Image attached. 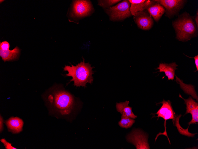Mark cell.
Wrapping results in <instances>:
<instances>
[{
	"mask_svg": "<svg viewBox=\"0 0 198 149\" xmlns=\"http://www.w3.org/2000/svg\"><path fill=\"white\" fill-rule=\"evenodd\" d=\"M47 101L52 110L63 116H70L75 113L79 104L77 99L69 92L58 87L51 89Z\"/></svg>",
	"mask_w": 198,
	"mask_h": 149,
	"instance_id": "6da1fadb",
	"label": "cell"
},
{
	"mask_svg": "<svg viewBox=\"0 0 198 149\" xmlns=\"http://www.w3.org/2000/svg\"><path fill=\"white\" fill-rule=\"evenodd\" d=\"M92 68L89 63L85 62L83 58V61L76 65H65L63 69L68 72L66 74V76L72 77L70 81L74 82V86L85 87L87 83L91 84L93 81L92 75L94 72Z\"/></svg>",
	"mask_w": 198,
	"mask_h": 149,
	"instance_id": "7a4b0ae2",
	"label": "cell"
},
{
	"mask_svg": "<svg viewBox=\"0 0 198 149\" xmlns=\"http://www.w3.org/2000/svg\"><path fill=\"white\" fill-rule=\"evenodd\" d=\"M176 34V38L184 41L197 36V27L193 18L187 12H184L173 23Z\"/></svg>",
	"mask_w": 198,
	"mask_h": 149,
	"instance_id": "3957f363",
	"label": "cell"
},
{
	"mask_svg": "<svg viewBox=\"0 0 198 149\" xmlns=\"http://www.w3.org/2000/svg\"><path fill=\"white\" fill-rule=\"evenodd\" d=\"M130 3L127 0H124L115 6L106 10V13L112 21L122 20L131 16Z\"/></svg>",
	"mask_w": 198,
	"mask_h": 149,
	"instance_id": "277c9868",
	"label": "cell"
},
{
	"mask_svg": "<svg viewBox=\"0 0 198 149\" xmlns=\"http://www.w3.org/2000/svg\"><path fill=\"white\" fill-rule=\"evenodd\" d=\"M162 104V106L157 112L155 113L157 115L156 117H158L157 120L159 117H161L165 120L164 126L165 131L163 133L159 132L158 134L155 138V141L159 135H163L166 136L168 138L169 142L170 144V142L168 137L166 131V121L168 119L173 120V123L175 121L176 115L174 112L170 101H165L164 99L162 102H160Z\"/></svg>",
	"mask_w": 198,
	"mask_h": 149,
	"instance_id": "5b68a950",
	"label": "cell"
},
{
	"mask_svg": "<svg viewBox=\"0 0 198 149\" xmlns=\"http://www.w3.org/2000/svg\"><path fill=\"white\" fill-rule=\"evenodd\" d=\"M93 10L92 5L88 0L74 1L71 16L73 18H81L90 14Z\"/></svg>",
	"mask_w": 198,
	"mask_h": 149,
	"instance_id": "8992f818",
	"label": "cell"
},
{
	"mask_svg": "<svg viewBox=\"0 0 198 149\" xmlns=\"http://www.w3.org/2000/svg\"><path fill=\"white\" fill-rule=\"evenodd\" d=\"M165 9V15L170 18L177 15L183 8L186 1L182 0H154Z\"/></svg>",
	"mask_w": 198,
	"mask_h": 149,
	"instance_id": "52a82bcc",
	"label": "cell"
},
{
	"mask_svg": "<svg viewBox=\"0 0 198 149\" xmlns=\"http://www.w3.org/2000/svg\"><path fill=\"white\" fill-rule=\"evenodd\" d=\"M127 141L133 144L137 149H149L147 136L139 130L132 131L127 137Z\"/></svg>",
	"mask_w": 198,
	"mask_h": 149,
	"instance_id": "ba28073f",
	"label": "cell"
},
{
	"mask_svg": "<svg viewBox=\"0 0 198 149\" xmlns=\"http://www.w3.org/2000/svg\"><path fill=\"white\" fill-rule=\"evenodd\" d=\"M134 19L138 27L144 30L149 29L154 23L151 15L146 10L138 12L134 16Z\"/></svg>",
	"mask_w": 198,
	"mask_h": 149,
	"instance_id": "9c48e42d",
	"label": "cell"
},
{
	"mask_svg": "<svg viewBox=\"0 0 198 149\" xmlns=\"http://www.w3.org/2000/svg\"><path fill=\"white\" fill-rule=\"evenodd\" d=\"M179 97L182 98L184 101V103L186 105V111L185 115L190 113L192 115L191 120L188 123L189 127L191 124H194L198 122V104L191 97L187 99L183 98L179 94Z\"/></svg>",
	"mask_w": 198,
	"mask_h": 149,
	"instance_id": "30bf717a",
	"label": "cell"
},
{
	"mask_svg": "<svg viewBox=\"0 0 198 149\" xmlns=\"http://www.w3.org/2000/svg\"><path fill=\"white\" fill-rule=\"evenodd\" d=\"M129 1L131 4L130 12L134 16L138 12L146 10L152 2V1L145 0H130Z\"/></svg>",
	"mask_w": 198,
	"mask_h": 149,
	"instance_id": "8fae6325",
	"label": "cell"
},
{
	"mask_svg": "<svg viewBox=\"0 0 198 149\" xmlns=\"http://www.w3.org/2000/svg\"><path fill=\"white\" fill-rule=\"evenodd\" d=\"M5 123L9 131L13 133H19L23 129V121L18 117H11Z\"/></svg>",
	"mask_w": 198,
	"mask_h": 149,
	"instance_id": "7c38bea8",
	"label": "cell"
},
{
	"mask_svg": "<svg viewBox=\"0 0 198 149\" xmlns=\"http://www.w3.org/2000/svg\"><path fill=\"white\" fill-rule=\"evenodd\" d=\"M146 10L156 21H159L165 11L163 6L154 0Z\"/></svg>",
	"mask_w": 198,
	"mask_h": 149,
	"instance_id": "4fadbf2b",
	"label": "cell"
},
{
	"mask_svg": "<svg viewBox=\"0 0 198 149\" xmlns=\"http://www.w3.org/2000/svg\"><path fill=\"white\" fill-rule=\"evenodd\" d=\"M178 65L175 62L170 64L160 63L157 69L160 72H164L168 77V80H173L175 75V71Z\"/></svg>",
	"mask_w": 198,
	"mask_h": 149,
	"instance_id": "5bb4252c",
	"label": "cell"
},
{
	"mask_svg": "<svg viewBox=\"0 0 198 149\" xmlns=\"http://www.w3.org/2000/svg\"><path fill=\"white\" fill-rule=\"evenodd\" d=\"M129 102L126 101L124 102L116 103V108L117 111L122 115L132 119L136 118L137 116L135 115L132 110V107L129 106Z\"/></svg>",
	"mask_w": 198,
	"mask_h": 149,
	"instance_id": "9a60e30c",
	"label": "cell"
},
{
	"mask_svg": "<svg viewBox=\"0 0 198 149\" xmlns=\"http://www.w3.org/2000/svg\"><path fill=\"white\" fill-rule=\"evenodd\" d=\"M20 51L17 46L12 50H10L9 49L6 50L0 49V56L4 62L12 61L18 58Z\"/></svg>",
	"mask_w": 198,
	"mask_h": 149,
	"instance_id": "2e32d148",
	"label": "cell"
},
{
	"mask_svg": "<svg viewBox=\"0 0 198 149\" xmlns=\"http://www.w3.org/2000/svg\"><path fill=\"white\" fill-rule=\"evenodd\" d=\"M181 116V115L178 116H176L175 121L173 123V124L177 127L180 134L188 137H194L195 135L196 134H192L189 132L188 129L189 127H188L186 129H184L180 125L179 120Z\"/></svg>",
	"mask_w": 198,
	"mask_h": 149,
	"instance_id": "e0dca14e",
	"label": "cell"
},
{
	"mask_svg": "<svg viewBox=\"0 0 198 149\" xmlns=\"http://www.w3.org/2000/svg\"><path fill=\"white\" fill-rule=\"evenodd\" d=\"M135 122V120L132 118L122 115L121 119L118 124L121 127L127 128L131 127Z\"/></svg>",
	"mask_w": 198,
	"mask_h": 149,
	"instance_id": "ac0fdd59",
	"label": "cell"
},
{
	"mask_svg": "<svg viewBox=\"0 0 198 149\" xmlns=\"http://www.w3.org/2000/svg\"><path fill=\"white\" fill-rule=\"evenodd\" d=\"M120 1L118 0H99L98 1V5L104 8H109Z\"/></svg>",
	"mask_w": 198,
	"mask_h": 149,
	"instance_id": "d6986e66",
	"label": "cell"
},
{
	"mask_svg": "<svg viewBox=\"0 0 198 149\" xmlns=\"http://www.w3.org/2000/svg\"><path fill=\"white\" fill-rule=\"evenodd\" d=\"M10 45L7 41H4L0 43V49L3 50H6L9 49Z\"/></svg>",
	"mask_w": 198,
	"mask_h": 149,
	"instance_id": "ffe728a7",
	"label": "cell"
},
{
	"mask_svg": "<svg viewBox=\"0 0 198 149\" xmlns=\"http://www.w3.org/2000/svg\"><path fill=\"white\" fill-rule=\"evenodd\" d=\"M1 142H3L4 145L5 146L6 149H15V148L12 147L11 145V144L8 142L4 139H2L1 140Z\"/></svg>",
	"mask_w": 198,
	"mask_h": 149,
	"instance_id": "44dd1931",
	"label": "cell"
},
{
	"mask_svg": "<svg viewBox=\"0 0 198 149\" xmlns=\"http://www.w3.org/2000/svg\"><path fill=\"white\" fill-rule=\"evenodd\" d=\"M194 58V59L195 64L196 67L197 68V70H198V55H197L195 56Z\"/></svg>",
	"mask_w": 198,
	"mask_h": 149,
	"instance_id": "7402d4cb",
	"label": "cell"
},
{
	"mask_svg": "<svg viewBox=\"0 0 198 149\" xmlns=\"http://www.w3.org/2000/svg\"><path fill=\"white\" fill-rule=\"evenodd\" d=\"M3 118L0 115V132H1L3 130Z\"/></svg>",
	"mask_w": 198,
	"mask_h": 149,
	"instance_id": "603a6c76",
	"label": "cell"
},
{
	"mask_svg": "<svg viewBox=\"0 0 198 149\" xmlns=\"http://www.w3.org/2000/svg\"><path fill=\"white\" fill-rule=\"evenodd\" d=\"M195 21L197 25V27H198V11H197V14L196 17L195 18Z\"/></svg>",
	"mask_w": 198,
	"mask_h": 149,
	"instance_id": "cb8c5ba5",
	"label": "cell"
}]
</instances>
